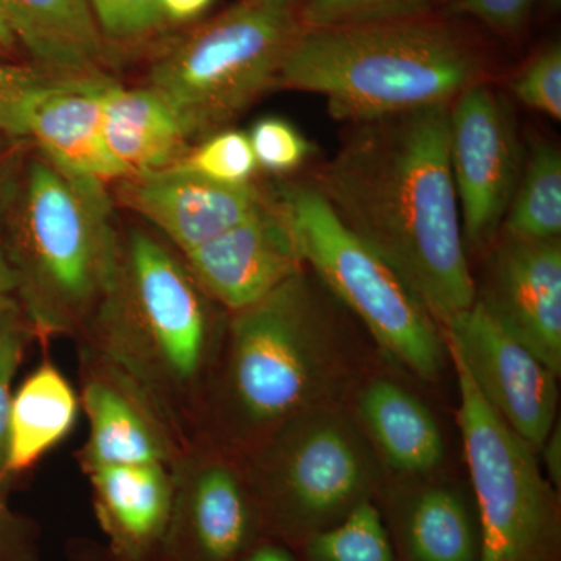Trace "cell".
I'll return each mask as SVG.
<instances>
[{
	"instance_id": "6da1fadb",
	"label": "cell",
	"mask_w": 561,
	"mask_h": 561,
	"mask_svg": "<svg viewBox=\"0 0 561 561\" xmlns=\"http://www.w3.org/2000/svg\"><path fill=\"white\" fill-rule=\"evenodd\" d=\"M449 108L445 103L356 124L313 184L440 328L471 308L478 289L461 234Z\"/></svg>"
},
{
	"instance_id": "7a4b0ae2",
	"label": "cell",
	"mask_w": 561,
	"mask_h": 561,
	"mask_svg": "<svg viewBox=\"0 0 561 561\" xmlns=\"http://www.w3.org/2000/svg\"><path fill=\"white\" fill-rule=\"evenodd\" d=\"M479 50L424 16L305 28L275 88L323 95L335 119L368 122L453 103L483 83Z\"/></svg>"
},
{
	"instance_id": "3957f363",
	"label": "cell",
	"mask_w": 561,
	"mask_h": 561,
	"mask_svg": "<svg viewBox=\"0 0 561 561\" xmlns=\"http://www.w3.org/2000/svg\"><path fill=\"white\" fill-rule=\"evenodd\" d=\"M88 328L92 359L127 379L179 438L210 354L205 291L186 264L146 232H131Z\"/></svg>"
},
{
	"instance_id": "277c9868",
	"label": "cell",
	"mask_w": 561,
	"mask_h": 561,
	"mask_svg": "<svg viewBox=\"0 0 561 561\" xmlns=\"http://www.w3.org/2000/svg\"><path fill=\"white\" fill-rule=\"evenodd\" d=\"M3 249L20 279L25 317L43 335L90 327L124 253L105 186L70 179L47 160L28 168Z\"/></svg>"
},
{
	"instance_id": "5b68a950",
	"label": "cell",
	"mask_w": 561,
	"mask_h": 561,
	"mask_svg": "<svg viewBox=\"0 0 561 561\" xmlns=\"http://www.w3.org/2000/svg\"><path fill=\"white\" fill-rule=\"evenodd\" d=\"M305 0H239L162 51L149 88L168 103L187 140L208 138L275 88L305 31Z\"/></svg>"
},
{
	"instance_id": "8992f818",
	"label": "cell",
	"mask_w": 561,
	"mask_h": 561,
	"mask_svg": "<svg viewBox=\"0 0 561 561\" xmlns=\"http://www.w3.org/2000/svg\"><path fill=\"white\" fill-rule=\"evenodd\" d=\"M330 327L305 271L232 312L227 397L243 426H283L311 412L334 371Z\"/></svg>"
},
{
	"instance_id": "52a82bcc",
	"label": "cell",
	"mask_w": 561,
	"mask_h": 561,
	"mask_svg": "<svg viewBox=\"0 0 561 561\" xmlns=\"http://www.w3.org/2000/svg\"><path fill=\"white\" fill-rule=\"evenodd\" d=\"M278 202L301 260L359 317L373 339L420 378L440 375L445 335L412 287L346 227L311 184H284Z\"/></svg>"
},
{
	"instance_id": "ba28073f",
	"label": "cell",
	"mask_w": 561,
	"mask_h": 561,
	"mask_svg": "<svg viewBox=\"0 0 561 561\" xmlns=\"http://www.w3.org/2000/svg\"><path fill=\"white\" fill-rule=\"evenodd\" d=\"M449 357L459 379L457 421L481 529L479 561H561L559 490L542 476L537 451L491 408L463 364Z\"/></svg>"
},
{
	"instance_id": "9c48e42d",
	"label": "cell",
	"mask_w": 561,
	"mask_h": 561,
	"mask_svg": "<svg viewBox=\"0 0 561 561\" xmlns=\"http://www.w3.org/2000/svg\"><path fill=\"white\" fill-rule=\"evenodd\" d=\"M249 485L267 537L291 549L373 500L378 483L356 431L308 412L279 427Z\"/></svg>"
},
{
	"instance_id": "30bf717a",
	"label": "cell",
	"mask_w": 561,
	"mask_h": 561,
	"mask_svg": "<svg viewBox=\"0 0 561 561\" xmlns=\"http://www.w3.org/2000/svg\"><path fill=\"white\" fill-rule=\"evenodd\" d=\"M449 158L465 247L483 253L500 236L523 168L512 111L485 81L451 103Z\"/></svg>"
},
{
	"instance_id": "8fae6325",
	"label": "cell",
	"mask_w": 561,
	"mask_h": 561,
	"mask_svg": "<svg viewBox=\"0 0 561 561\" xmlns=\"http://www.w3.org/2000/svg\"><path fill=\"white\" fill-rule=\"evenodd\" d=\"M446 346L463 364L485 401L534 451L556 427V375L513 339L476 298L442 328Z\"/></svg>"
},
{
	"instance_id": "7c38bea8",
	"label": "cell",
	"mask_w": 561,
	"mask_h": 561,
	"mask_svg": "<svg viewBox=\"0 0 561 561\" xmlns=\"http://www.w3.org/2000/svg\"><path fill=\"white\" fill-rule=\"evenodd\" d=\"M175 501L158 561H242L267 537L241 478L217 461L179 460Z\"/></svg>"
},
{
	"instance_id": "4fadbf2b",
	"label": "cell",
	"mask_w": 561,
	"mask_h": 561,
	"mask_svg": "<svg viewBox=\"0 0 561 561\" xmlns=\"http://www.w3.org/2000/svg\"><path fill=\"white\" fill-rule=\"evenodd\" d=\"M476 298L513 339L560 376V239L538 241L500 232Z\"/></svg>"
},
{
	"instance_id": "5bb4252c",
	"label": "cell",
	"mask_w": 561,
	"mask_h": 561,
	"mask_svg": "<svg viewBox=\"0 0 561 561\" xmlns=\"http://www.w3.org/2000/svg\"><path fill=\"white\" fill-rule=\"evenodd\" d=\"M184 257L205 295L231 312L260 301L305 265L278 198Z\"/></svg>"
},
{
	"instance_id": "9a60e30c",
	"label": "cell",
	"mask_w": 561,
	"mask_h": 561,
	"mask_svg": "<svg viewBox=\"0 0 561 561\" xmlns=\"http://www.w3.org/2000/svg\"><path fill=\"white\" fill-rule=\"evenodd\" d=\"M119 197L183 254L210 241L272 201L256 184H221L168 168L125 176Z\"/></svg>"
},
{
	"instance_id": "2e32d148",
	"label": "cell",
	"mask_w": 561,
	"mask_h": 561,
	"mask_svg": "<svg viewBox=\"0 0 561 561\" xmlns=\"http://www.w3.org/2000/svg\"><path fill=\"white\" fill-rule=\"evenodd\" d=\"M113 83L103 73L65 77L33 106L25 138L35 140L44 160L70 179L103 186L125 179L103 131L106 92Z\"/></svg>"
},
{
	"instance_id": "e0dca14e",
	"label": "cell",
	"mask_w": 561,
	"mask_h": 561,
	"mask_svg": "<svg viewBox=\"0 0 561 561\" xmlns=\"http://www.w3.org/2000/svg\"><path fill=\"white\" fill-rule=\"evenodd\" d=\"M80 404L90 423V437L80 463L84 472L119 465H175V437L149 401L119 373L92 359Z\"/></svg>"
},
{
	"instance_id": "ac0fdd59",
	"label": "cell",
	"mask_w": 561,
	"mask_h": 561,
	"mask_svg": "<svg viewBox=\"0 0 561 561\" xmlns=\"http://www.w3.org/2000/svg\"><path fill=\"white\" fill-rule=\"evenodd\" d=\"M87 474L111 556L117 561H158L175 501L173 465H119Z\"/></svg>"
},
{
	"instance_id": "d6986e66",
	"label": "cell",
	"mask_w": 561,
	"mask_h": 561,
	"mask_svg": "<svg viewBox=\"0 0 561 561\" xmlns=\"http://www.w3.org/2000/svg\"><path fill=\"white\" fill-rule=\"evenodd\" d=\"M0 14L36 68L55 77L102 73L105 47L88 0H0Z\"/></svg>"
},
{
	"instance_id": "ffe728a7",
	"label": "cell",
	"mask_w": 561,
	"mask_h": 561,
	"mask_svg": "<svg viewBox=\"0 0 561 561\" xmlns=\"http://www.w3.org/2000/svg\"><path fill=\"white\" fill-rule=\"evenodd\" d=\"M389 512L383 523L398 561H479L478 512L463 491L427 486L398 501Z\"/></svg>"
},
{
	"instance_id": "44dd1931",
	"label": "cell",
	"mask_w": 561,
	"mask_h": 561,
	"mask_svg": "<svg viewBox=\"0 0 561 561\" xmlns=\"http://www.w3.org/2000/svg\"><path fill=\"white\" fill-rule=\"evenodd\" d=\"M103 131L111 157L125 176L171 168L190 142L157 92L125 90L116 81L106 92Z\"/></svg>"
},
{
	"instance_id": "7402d4cb",
	"label": "cell",
	"mask_w": 561,
	"mask_h": 561,
	"mask_svg": "<svg viewBox=\"0 0 561 561\" xmlns=\"http://www.w3.org/2000/svg\"><path fill=\"white\" fill-rule=\"evenodd\" d=\"M80 398L51 362L39 365L14 393L10 412L9 476L28 470L68 437Z\"/></svg>"
},
{
	"instance_id": "603a6c76",
	"label": "cell",
	"mask_w": 561,
	"mask_h": 561,
	"mask_svg": "<svg viewBox=\"0 0 561 561\" xmlns=\"http://www.w3.org/2000/svg\"><path fill=\"white\" fill-rule=\"evenodd\" d=\"M360 416L391 467L434 470L445 456L440 427L426 405L390 381H376L360 398Z\"/></svg>"
},
{
	"instance_id": "cb8c5ba5",
	"label": "cell",
	"mask_w": 561,
	"mask_h": 561,
	"mask_svg": "<svg viewBox=\"0 0 561 561\" xmlns=\"http://www.w3.org/2000/svg\"><path fill=\"white\" fill-rule=\"evenodd\" d=\"M501 232L551 241L561 236V153L540 140L524 161Z\"/></svg>"
},
{
	"instance_id": "d4e9b609",
	"label": "cell",
	"mask_w": 561,
	"mask_h": 561,
	"mask_svg": "<svg viewBox=\"0 0 561 561\" xmlns=\"http://www.w3.org/2000/svg\"><path fill=\"white\" fill-rule=\"evenodd\" d=\"M297 561H398L375 501H365L342 522L309 535L290 549Z\"/></svg>"
},
{
	"instance_id": "484cf974",
	"label": "cell",
	"mask_w": 561,
	"mask_h": 561,
	"mask_svg": "<svg viewBox=\"0 0 561 561\" xmlns=\"http://www.w3.org/2000/svg\"><path fill=\"white\" fill-rule=\"evenodd\" d=\"M171 168L216 183L243 184L256 172L257 162L245 133L221 130L205 138L197 149L187 150Z\"/></svg>"
},
{
	"instance_id": "4316f807",
	"label": "cell",
	"mask_w": 561,
	"mask_h": 561,
	"mask_svg": "<svg viewBox=\"0 0 561 561\" xmlns=\"http://www.w3.org/2000/svg\"><path fill=\"white\" fill-rule=\"evenodd\" d=\"M435 0H305L306 28L424 16Z\"/></svg>"
},
{
	"instance_id": "83f0119b",
	"label": "cell",
	"mask_w": 561,
	"mask_h": 561,
	"mask_svg": "<svg viewBox=\"0 0 561 561\" xmlns=\"http://www.w3.org/2000/svg\"><path fill=\"white\" fill-rule=\"evenodd\" d=\"M36 68L0 60V131L25 138L33 106L58 80Z\"/></svg>"
},
{
	"instance_id": "f1b7e54d",
	"label": "cell",
	"mask_w": 561,
	"mask_h": 561,
	"mask_svg": "<svg viewBox=\"0 0 561 561\" xmlns=\"http://www.w3.org/2000/svg\"><path fill=\"white\" fill-rule=\"evenodd\" d=\"M102 36L116 43H135L150 36L168 21L160 0H88Z\"/></svg>"
},
{
	"instance_id": "f546056e",
	"label": "cell",
	"mask_w": 561,
	"mask_h": 561,
	"mask_svg": "<svg viewBox=\"0 0 561 561\" xmlns=\"http://www.w3.org/2000/svg\"><path fill=\"white\" fill-rule=\"evenodd\" d=\"M32 331L31 323L22 319L21 311L0 324V489H3L9 479V434L11 402L14 397L13 382L20 371L22 360H24Z\"/></svg>"
},
{
	"instance_id": "4dcf8cb0",
	"label": "cell",
	"mask_w": 561,
	"mask_h": 561,
	"mask_svg": "<svg viewBox=\"0 0 561 561\" xmlns=\"http://www.w3.org/2000/svg\"><path fill=\"white\" fill-rule=\"evenodd\" d=\"M515 98L523 105L561 119V49L559 44L540 51L512 83Z\"/></svg>"
},
{
	"instance_id": "1f68e13d",
	"label": "cell",
	"mask_w": 561,
	"mask_h": 561,
	"mask_svg": "<svg viewBox=\"0 0 561 561\" xmlns=\"http://www.w3.org/2000/svg\"><path fill=\"white\" fill-rule=\"evenodd\" d=\"M257 165L265 171H295L308 158L311 146L294 125L276 117L254 124L249 136Z\"/></svg>"
},
{
	"instance_id": "d6a6232c",
	"label": "cell",
	"mask_w": 561,
	"mask_h": 561,
	"mask_svg": "<svg viewBox=\"0 0 561 561\" xmlns=\"http://www.w3.org/2000/svg\"><path fill=\"white\" fill-rule=\"evenodd\" d=\"M35 526L7 504L0 489V561H39Z\"/></svg>"
},
{
	"instance_id": "836d02e7",
	"label": "cell",
	"mask_w": 561,
	"mask_h": 561,
	"mask_svg": "<svg viewBox=\"0 0 561 561\" xmlns=\"http://www.w3.org/2000/svg\"><path fill=\"white\" fill-rule=\"evenodd\" d=\"M535 0H454L457 10L478 18L501 33H515L526 24Z\"/></svg>"
},
{
	"instance_id": "e575fe53",
	"label": "cell",
	"mask_w": 561,
	"mask_h": 561,
	"mask_svg": "<svg viewBox=\"0 0 561 561\" xmlns=\"http://www.w3.org/2000/svg\"><path fill=\"white\" fill-rule=\"evenodd\" d=\"M542 461H545L546 471H548V481L552 483L553 489L560 491L561 485V437L560 426L553 427L549 437L541 446Z\"/></svg>"
},
{
	"instance_id": "d590c367",
	"label": "cell",
	"mask_w": 561,
	"mask_h": 561,
	"mask_svg": "<svg viewBox=\"0 0 561 561\" xmlns=\"http://www.w3.org/2000/svg\"><path fill=\"white\" fill-rule=\"evenodd\" d=\"M168 20L190 21L208 9L213 0H160Z\"/></svg>"
},
{
	"instance_id": "8d00e7d4",
	"label": "cell",
	"mask_w": 561,
	"mask_h": 561,
	"mask_svg": "<svg viewBox=\"0 0 561 561\" xmlns=\"http://www.w3.org/2000/svg\"><path fill=\"white\" fill-rule=\"evenodd\" d=\"M242 561H297V559L283 542L265 538Z\"/></svg>"
},
{
	"instance_id": "74e56055",
	"label": "cell",
	"mask_w": 561,
	"mask_h": 561,
	"mask_svg": "<svg viewBox=\"0 0 561 561\" xmlns=\"http://www.w3.org/2000/svg\"><path fill=\"white\" fill-rule=\"evenodd\" d=\"M20 279L7 256V251L0 242V298L13 297L16 294Z\"/></svg>"
},
{
	"instance_id": "f35d334b",
	"label": "cell",
	"mask_w": 561,
	"mask_h": 561,
	"mask_svg": "<svg viewBox=\"0 0 561 561\" xmlns=\"http://www.w3.org/2000/svg\"><path fill=\"white\" fill-rule=\"evenodd\" d=\"M69 561H117L111 556L108 549L95 548V546H77L70 553Z\"/></svg>"
},
{
	"instance_id": "ab89813d",
	"label": "cell",
	"mask_w": 561,
	"mask_h": 561,
	"mask_svg": "<svg viewBox=\"0 0 561 561\" xmlns=\"http://www.w3.org/2000/svg\"><path fill=\"white\" fill-rule=\"evenodd\" d=\"M18 49H20V44L14 38L7 22L3 21L2 14H0V60L14 57Z\"/></svg>"
},
{
	"instance_id": "60d3db41",
	"label": "cell",
	"mask_w": 561,
	"mask_h": 561,
	"mask_svg": "<svg viewBox=\"0 0 561 561\" xmlns=\"http://www.w3.org/2000/svg\"><path fill=\"white\" fill-rule=\"evenodd\" d=\"M20 311V301L14 300L13 297L0 298V324H2L3 321L9 320L10 317H13L14 313Z\"/></svg>"
},
{
	"instance_id": "b9f144b4",
	"label": "cell",
	"mask_w": 561,
	"mask_h": 561,
	"mask_svg": "<svg viewBox=\"0 0 561 561\" xmlns=\"http://www.w3.org/2000/svg\"><path fill=\"white\" fill-rule=\"evenodd\" d=\"M549 5H551V9L557 10L560 7L561 0H548Z\"/></svg>"
}]
</instances>
